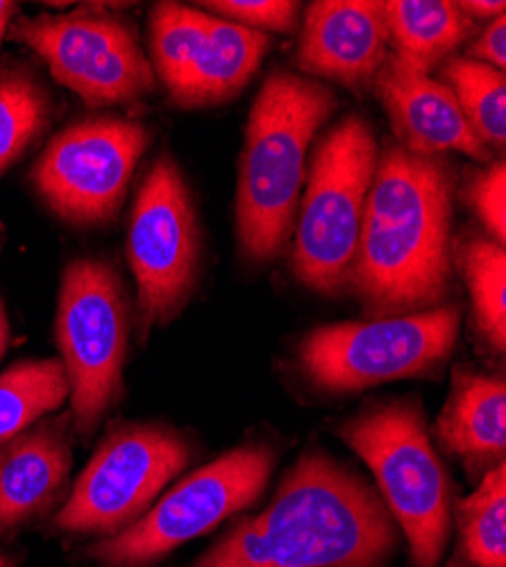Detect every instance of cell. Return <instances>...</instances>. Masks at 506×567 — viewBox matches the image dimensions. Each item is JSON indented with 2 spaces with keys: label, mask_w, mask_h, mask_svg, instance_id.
Wrapping results in <instances>:
<instances>
[{
  "label": "cell",
  "mask_w": 506,
  "mask_h": 567,
  "mask_svg": "<svg viewBox=\"0 0 506 567\" xmlns=\"http://www.w3.org/2000/svg\"><path fill=\"white\" fill-rule=\"evenodd\" d=\"M395 525L357 472L304 452L266 511L246 517L194 567H386Z\"/></svg>",
  "instance_id": "6da1fadb"
},
{
  "label": "cell",
  "mask_w": 506,
  "mask_h": 567,
  "mask_svg": "<svg viewBox=\"0 0 506 567\" xmlns=\"http://www.w3.org/2000/svg\"><path fill=\"white\" fill-rule=\"evenodd\" d=\"M452 171L397 144L378 157L350 281L373 316L436 309L450 289Z\"/></svg>",
  "instance_id": "7a4b0ae2"
},
{
  "label": "cell",
  "mask_w": 506,
  "mask_h": 567,
  "mask_svg": "<svg viewBox=\"0 0 506 567\" xmlns=\"http://www.w3.org/2000/svg\"><path fill=\"white\" fill-rule=\"evenodd\" d=\"M337 96L323 82L275 71L252 103L237 184V239L252 264L278 257L300 205L307 151L334 114Z\"/></svg>",
  "instance_id": "3957f363"
},
{
  "label": "cell",
  "mask_w": 506,
  "mask_h": 567,
  "mask_svg": "<svg viewBox=\"0 0 506 567\" xmlns=\"http://www.w3.org/2000/svg\"><path fill=\"white\" fill-rule=\"evenodd\" d=\"M337 434L373 470L413 565L436 567L450 532V482L430 441L423 404L416 398L371 404L341 422Z\"/></svg>",
  "instance_id": "277c9868"
},
{
  "label": "cell",
  "mask_w": 506,
  "mask_h": 567,
  "mask_svg": "<svg viewBox=\"0 0 506 567\" xmlns=\"http://www.w3.org/2000/svg\"><path fill=\"white\" fill-rule=\"evenodd\" d=\"M378 157L375 132L359 114L339 121L318 144L293 244V272L307 289L334 296L350 281Z\"/></svg>",
  "instance_id": "5b68a950"
},
{
  "label": "cell",
  "mask_w": 506,
  "mask_h": 567,
  "mask_svg": "<svg viewBox=\"0 0 506 567\" xmlns=\"http://www.w3.org/2000/svg\"><path fill=\"white\" fill-rule=\"evenodd\" d=\"M458 324V305L326 324L300 341L298 363L316 389L334 395L409 377H434L452 354Z\"/></svg>",
  "instance_id": "8992f818"
},
{
  "label": "cell",
  "mask_w": 506,
  "mask_h": 567,
  "mask_svg": "<svg viewBox=\"0 0 506 567\" xmlns=\"http://www.w3.org/2000/svg\"><path fill=\"white\" fill-rule=\"evenodd\" d=\"M55 332L75 430L89 434L123 386L130 313L114 266L103 259H73L64 268Z\"/></svg>",
  "instance_id": "52a82bcc"
},
{
  "label": "cell",
  "mask_w": 506,
  "mask_h": 567,
  "mask_svg": "<svg viewBox=\"0 0 506 567\" xmlns=\"http://www.w3.org/2000/svg\"><path fill=\"white\" fill-rule=\"evenodd\" d=\"M278 452L246 443L173 486L148 513L89 549L107 567H144L248 508L266 488Z\"/></svg>",
  "instance_id": "ba28073f"
},
{
  "label": "cell",
  "mask_w": 506,
  "mask_h": 567,
  "mask_svg": "<svg viewBox=\"0 0 506 567\" xmlns=\"http://www.w3.org/2000/svg\"><path fill=\"white\" fill-rule=\"evenodd\" d=\"M127 261L140 293L142 332L173 320L200 272L196 205L177 162L159 155L144 177L127 225Z\"/></svg>",
  "instance_id": "9c48e42d"
},
{
  "label": "cell",
  "mask_w": 506,
  "mask_h": 567,
  "mask_svg": "<svg viewBox=\"0 0 506 567\" xmlns=\"http://www.w3.org/2000/svg\"><path fill=\"white\" fill-rule=\"evenodd\" d=\"M10 37L37 53L89 107L127 105L155 89V71L134 25L107 10L21 17Z\"/></svg>",
  "instance_id": "30bf717a"
},
{
  "label": "cell",
  "mask_w": 506,
  "mask_h": 567,
  "mask_svg": "<svg viewBox=\"0 0 506 567\" xmlns=\"http://www.w3.org/2000/svg\"><path fill=\"white\" fill-rule=\"evenodd\" d=\"M189 458L192 445L177 432L162 424H121L82 470L55 517V529L118 534L148 511Z\"/></svg>",
  "instance_id": "8fae6325"
},
{
  "label": "cell",
  "mask_w": 506,
  "mask_h": 567,
  "mask_svg": "<svg viewBox=\"0 0 506 567\" xmlns=\"http://www.w3.org/2000/svg\"><path fill=\"white\" fill-rule=\"evenodd\" d=\"M148 144V130L136 121L84 118L51 138L30 179L41 200L66 223L103 225L116 218Z\"/></svg>",
  "instance_id": "7c38bea8"
},
{
  "label": "cell",
  "mask_w": 506,
  "mask_h": 567,
  "mask_svg": "<svg viewBox=\"0 0 506 567\" xmlns=\"http://www.w3.org/2000/svg\"><path fill=\"white\" fill-rule=\"evenodd\" d=\"M389 58L384 3L375 0H316L304 12L298 64L313 78L352 91L373 86Z\"/></svg>",
  "instance_id": "4fadbf2b"
},
{
  "label": "cell",
  "mask_w": 506,
  "mask_h": 567,
  "mask_svg": "<svg viewBox=\"0 0 506 567\" xmlns=\"http://www.w3.org/2000/svg\"><path fill=\"white\" fill-rule=\"evenodd\" d=\"M404 151L425 157L462 153L488 162L490 151L466 121L452 89L427 73L413 71L391 53L373 80Z\"/></svg>",
  "instance_id": "5bb4252c"
},
{
  "label": "cell",
  "mask_w": 506,
  "mask_h": 567,
  "mask_svg": "<svg viewBox=\"0 0 506 567\" xmlns=\"http://www.w3.org/2000/svg\"><path fill=\"white\" fill-rule=\"evenodd\" d=\"M71 450L58 422L23 432L0 450V534L49 511L69 477Z\"/></svg>",
  "instance_id": "9a60e30c"
},
{
  "label": "cell",
  "mask_w": 506,
  "mask_h": 567,
  "mask_svg": "<svg viewBox=\"0 0 506 567\" xmlns=\"http://www.w3.org/2000/svg\"><path fill=\"white\" fill-rule=\"evenodd\" d=\"M441 447L473 472L490 470L506 452V384L502 374L458 368L450 398L434 424Z\"/></svg>",
  "instance_id": "2e32d148"
},
{
  "label": "cell",
  "mask_w": 506,
  "mask_h": 567,
  "mask_svg": "<svg viewBox=\"0 0 506 567\" xmlns=\"http://www.w3.org/2000/svg\"><path fill=\"white\" fill-rule=\"evenodd\" d=\"M268 43L264 32L211 17L196 69L173 101L182 107H209L235 99L257 73Z\"/></svg>",
  "instance_id": "e0dca14e"
},
{
  "label": "cell",
  "mask_w": 506,
  "mask_h": 567,
  "mask_svg": "<svg viewBox=\"0 0 506 567\" xmlns=\"http://www.w3.org/2000/svg\"><path fill=\"white\" fill-rule=\"evenodd\" d=\"M384 10L391 55L427 75L462 49L477 28L447 0H389Z\"/></svg>",
  "instance_id": "ac0fdd59"
},
{
  "label": "cell",
  "mask_w": 506,
  "mask_h": 567,
  "mask_svg": "<svg viewBox=\"0 0 506 567\" xmlns=\"http://www.w3.org/2000/svg\"><path fill=\"white\" fill-rule=\"evenodd\" d=\"M66 398L69 377L60 359L23 361L0 374V447L60 409Z\"/></svg>",
  "instance_id": "d6986e66"
},
{
  "label": "cell",
  "mask_w": 506,
  "mask_h": 567,
  "mask_svg": "<svg viewBox=\"0 0 506 567\" xmlns=\"http://www.w3.org/2000/svg\"><path fill=\"white\" fill-rule=\"evenodd\" d=\"M211 17L179 3H159L151 17L153 71L175 99L189 80L209 34Z\"/></svg>",
  "instance_id": "ffe728a7"
},
{
  "label": "cell",
  "mask_w": 506,
  "mask_h": 567,
  "mask_svg": "<svg viewBox=\"0 0 506 567\" xmlns=\"http://www.w3.org/2000/svg\"><path fill=\"white\" fill-rule=\"evenodd\" d=\"M462 551L471 567H506V463L486 472L479 488L456 506Z\"/></svg>",
  "instance_id": "44dd1931"
},
{
  "label": "cell",
  "mask_w": 506,
  "mask_h": 567,
  "mask_svg": "<svg viewBox=\"0 0 506 567\" xmlns=\"http://www.w3.org/2000/svg\"><path fill=\"white\" fill-rule=\"evenodd\" d=\"M443 80L484 146L502 151L506 144L504 73L468 58H450L443 64Z\"/></svg>",
  "instance_id": "7402d4cb"
},
{
  "label": "cell",
  "mask_w": 506,
  "mask_h": 567,
  "mask_svg": "<svg viewBox=\"0 0 506 567\" xmlns=\"http://www.w3.org/2000/svg\"><path fill=\"white\" fill-rule=\"evenodd\" d=\"M462 272L473 300V313L479 334L493 352L506 350V252L504 246L475 239L458 252Z\"/></svg>",
  "instance_id": "603a6c76"
},
{
  "label": "cell",
  "mask_w": 506,
  "mask_h": 567,
  "mask_svg": "<svg viewBox=\"0 0 506 567\" xmlns=\"http://www.w3.org/2000/svg\"><path fill=\"white\" fill-rule=\"evenodd\" d=\"M51 101L21 69L0 75V175H3L49 123Z\"/></svg>",
  "instance_id": "cb8c5ba5"
},
{
  "label": "cell",
  "mask_w": 506,
  "mask_h": 567,
  "mask_svg": "<svg viewBox=\"0 0 506 567\" xmlns=\"http://www.w3.org/2000/svg\"><path fill=\"white\" fill-rule=\"evenodd\" d=\"M200 8H207L248 30L257 32H282L289 34L298 28L300 6L291 0H207Z\"/></svg>",
  "instance_id": "d4e9b609"
},
{
  "label": "cell",
  "mask_w": 506,
  "mask_h": 567,
  "mask_svg": "<svg viewBox=\"0 0 506 567\" xmlns=\"http://www.w3.org/2000/svg\"><path fill=\"white\" fill-rule=\"evenodd\" d=\"M466 200L493 241H506V166L504 159L490 162L486 168L473 173L466 184Z\"/></svg>",
  "instance_id": "484cf974"
},
{
  "label": "cell",
  "mask_w": 506,
  "mask_h": 567,
  "mask_svg": "<svg viewBox=\"0 0 506 567\" xmlns=\"http://www.w3.org/2000/svg\"><path fill=\"white\" fill-rule=\"evenodd\" d=\"M466 58L504 73V69H506V14L488 21L486 30L468 45Z\"/></svg>",
  "instance_id": "4316f807"
},
{
  "label": "cell",
  "mask_w": 506,
  "mask_h": 567,
  "mask_svg": "<svg viewBox=\"0 0 506 567\" xmlns=\"http://www.w3.org/2000/svg\"><path fill=\"white\" fill-rule=\"evenodd\" d=\"M456 6L471 21H477V19L493 21V19L506 14V6L502 3V0H497V3H484V0H464V3H456Z\"/></svg>",
  "instance_id": "83f0119b"
},
{
  "label": "cell",
  "mask_w": 506,
  "mask_h": 567,
  "mask_svg": "<svg viewBox=\"0 0 506 567\" xmlns=\"http://www.w3.org/2000/svg\"><path fill=\"white\" fill-rule=\"evenodd\" d=\"M14 12H17V3H10V0H0V49H3V39L10 30ZM0 75H3V71H0Z\"/></svg>",
  "instance_id": "f1b7e54d"
},
{
  "label": "cell",
  "mask_w": 506,
  "mask_h": 567,
  "mask_svg": "<svg viewBox=\"0 0 506 567\" xmlns=\"http://www.w3.org/2000/svg\"><path fill=\"white\" fill-rule=\"evenodd\" d=\"M10 343V320H8V311H6V302L0 300V359H3L6 350Z\"/></svg>",
  "instance_id": "f546056e"
},
{
  "label": "cell",
  "mask_w": 506,
  "mask_h": 567,
  "mask_svg": "<svg viewBox=\"0 0 506 567\" xmlns=\"http://www.w3.org/2000/svg\"><path fill=\"white\" fill-rule=\"evenodd\" d=\"M0 567H12V563H10V558H6L3 554H0Z\"/></svg>",
  "instance_id": "4dcf8cb0"
}]
</instances>
